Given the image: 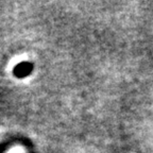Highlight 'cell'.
<instances>
[{
	"label": "cell",
	"mask_w": 153,
	"mask_h": 153,
	"mask_svg": "<svg viewBox=\"0 0 153 153\" xmlns=\"http://www.w3.org/2000/svg\"><path fill=\"white\" fill-rule=\"evenodd\" d=\"M9 153H19V152H18V150H17V149H15V150L11 151V152H9Z\"/></svg>",
	"instance_id": "1"
}]
</instances>
